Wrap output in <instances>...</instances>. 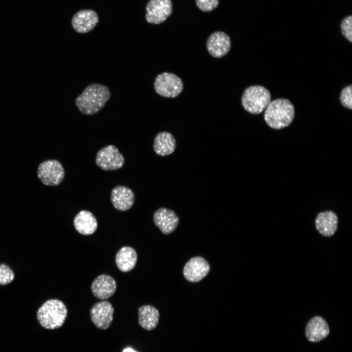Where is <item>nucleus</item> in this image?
<instances>
[{
  "label": "nucleus",
  "instance_id": "obj_8",
  "mask_svg": "<svg viewBox=\"0 0 352 352\" xmlns=\"http://www.w3.org/2000/svg\"><path fill=\"white\" fill-rule=\"evenodd\" d=\"M146 21L153 24H160L172 14L173 4L171 0H150L146 5Z\"/></svg>",
  "mask_w": 352,
  "mask_h": 352
},
{
  "label": "nucleus",
  "instance_id": "obj_3",
  "mask_svg": "<svg viewBox=\"0 0 352 352\" xmlns=\"http://www.w3.org/2000/svg\"><path fill=\"white\" fill-rule=\"evenodd\" d=\"M67 314L66 306L63 302L58 299H50L39 308L37 318L43 328L54 330L63 326Z\"/></svg>",
  "mask_w": 352,
  "mask_h": 352
},
{
  "label": "nucleus",
  "instance_id": "obj_6",
  "mask_svg": "<svg viewBox=\"0 0 352 352\" xmlns=\"http://www.w3.org/2000/svg\"><path fill=\"white\" fill-rule=\"evenodd\" d=\"M37 174L43 184L55 186L62 182L65 172L60 162L50 159L45 160L39 165Z\"/></svg>",
  "mask_w": 352,
  "mask_h": 352
},
{
  "label": "nucleus",
  "instance_id": "obj_23",
  "mask_svg": "<svg viewBox=\"0 0 352 352\" xmlns=\"http://www.w3.org/2000/svg\"><path fill=\"white\" fill-rule=\"evenodd\" d=\"M340 100L342 105L350 110L352 108V86L344 88L341 91Z\"/></svg>",
  "mask_w": 352,
  "mask_h": 352
},
{
  "label": "nucleus",
  "instance_id": "obj_13",
  "mask_svg": "<svg viewBox=\"0 0 352 352\" xmlns=\"http://www.w3.org/2000/svg\"><path fill=\"white\" fill-rule=\"evenodd\" d=\"M231 41L229 37L222 31L211 34L207 41V48L209 54L215 58L225 56L230 50Z\"/></svg>",
  "mask_w": 352,
  "mask_h": 352
},
{
  "label": "nucleus",
  "instance_id": "obj_18",
  "mask_svg": "<svg viewBox=\"0 0 352 352\" xmlns=\"http://www.w3.org/2000/svg\"><path fill=\"white\" fill-rule=\"evenodd\" d=\"M73 224L75 229L81 234L89 235L96 231L98 224L96 219L90 211L82 210L75 217Z\"/></svg>",
  "mask_w": 352,
  "mask_h": 352
},
{
  "label": "nucleus",
  "instance_id": "obj_9",
  "mask_svg": "<svg viewBox=\"0 0 352 352\" xmlns=\"http://www.w3.org/2000/svg\"><path fill=\"white\" fill-rule=\"evenodd\" d=\"M114 308L107 301L95 303L90 310L92 322L98 329L107 330L110 326L112 320Z\"/></svg>",
  "mask_w": 352,
  "mask_h": 352
},
{
  "label": "nucleus",
  "instance_id": "obj_12",
  "mask_svg": "<svg viewBox=\"0 0 352 352\" xmlns=\"http://www.w3.org/2000/svg\"><path fill=\"white\" fill-rule=\"evenodd\" d=\"M98 21L99 18L95 11L91 9H83L74 15L71 24L76 32L85 33L92 30Z\"/></svg>",
  "mask_w": 352,
  "mask_h": 352
},
{
  "label": "nucleus",
  "instance_id": "obj_19",
  "mask_svg": "<svg viewBox=\"0 0 352 352\" xmlns=\"http://www.w3.org/2000/svg\"><path fill=\"white\" fill-rule=\"evenodd\" d=\"M153 147L154 152L160 156L172 154L176 148V142L174 136L167 132H162L155 136Z\"/></svg>",
  "mask_w": 352,
  "mask_h": 352
},
{
  "label": "nucleus",
  "instance_id": "obj_26",
  "mask_svg": "<svg viewBox=\"0 0 352 352\" xmlns=\"http://www.w3.org/2000/svg\"><path fill=\"white\" fill-rule=\"evenodd\" d=\"M123 352H136L131 348H128L123 350Z\"/></svg>",
  "mask_w": 352,
  "mask_h": 352
},
{
  "label": "nucleus",
  "instance_id": "obj_11",
  "mask_svg": "<svg viewBox=\"0 0 352 352\" xmlns=\"http://www.w3.org/2000/svg\"><path fill=\"white\" fill-rule=\"evenodd\" d=\"M153 220L156 227L165 235L174 232L179 223V218L175 212L165 207L159 208L155 211Z\"/></svg>",
  "mask_w": 352,
  "mask_h": 352
},
{
  "label": "nucleus",
  "instance_id": "obj_10",
  "mask_svg": "<svg viewBox=\"0 0 352 352\" xmlns=\"http://www.w3.org/2000/svg\"><path fill=\"white\" fill-rule=\"evenodd\" d=\"M210 266L203 258L197 256L191 258L185 264L183 274L185 278L191 283H197L205 277Z\"/></svg>",
  "mask_w": 352,
  "mask_h": 352
},
{
  "label": "nucleus",
  "instance_id": "obj_7",
  "mask_svg": "<svg viewBox=\"0 0 352 352\" xmlns=\"http://www.w3.org/2000/svg\"><path fill=\"white\" fill-rule=\"evenodd\" d=\"M95 162L96 165L103 170L114 171L123 166L125 159L115 146L109 145L97 152Z\"/></svg>",
  "mask_w": 352,
  "mask_h": 352
},
{
  "label": "nucleus",
  "instance_id": "obj_21",
  "mask_svg": "<svg viewBox=\"0 0 352 352\" xmlns=\"http://www.w3.org/2000/svg\"><path fill=\"white\" fill-rule=\"evenodd\" d=\"M137 259V256L134 249L129 246H124L117 253L115 263L121 271L128 272L134 267Z\"/></svg>",
  "mask_w": 352,
  "mask_h": 352
},
{
  "label": "nucleus",
  "instance_id": "obj_16",
  "mask_svg": "<svg viewBox=\"0 0 352 352\" xmlns=\"http://www.w3.org/2000/svg\"><path fill=\"white\" fill-rule=\"evenodd\" d=\"M330 329L328 323L321 316H315L308 323L306 328V335L310 342H317L326 338Z\"/></svg>",
  "mask_w": 352,
  "mask_h": 352
},
{
  "label": "nucleus",
  "instance_id": "obj_1",
  "mask_svg": "<svg viewBox=\"0 0 352 352\" xmlns=\"http://www.w3.org/2000/svg\"><path fill=\"white\" fill-rule=\"evenodd\" d=\"M110 97L109 88L94 83L87 86L75 100L79 110L86 115H92L100 111Z\"/></svg>",
  "mask_w": 352,
  "mask_h": 352
},
{
  "label": "nucleus",
  "instance_id": "obj_5",
  "mask_svg": "<svg viewBox=\"0 0 352 352\" xmlns=\"http://www.w3.org/2000/svg\"><path fill=\"white\" fill-rule=\"evenodd\" d=\"M154 88L156 92L161 96L173 98L182 92L183 84L181 79L175 74L163 72L155 78Z\"/></svg>",
  "mask_w": 352,
  "mask_h": 352
},
{
  "label": "nucleus",
  "instance_id": "obj_22",
  "mask_svg": "<svg viewBox=\"0 0 352 352\" xmlns=\"http://www.w3.org/2000/svg\"><path fill=\"white\" fill-rule=\"evenodd\" d=\"M14 277V273L9 266L4 264H0V285L10 283Z\"/></svg>",
  "mask_w": 352,
  "mask_h": 352
},
{
  "label": "nucleus",
  "instance_id": "obj_24",
  "mask_svg": "<svg viewBox=\"0 0 352 352\" xmlns=\"http://www.w3.org/2000/svg\"><path fill=\"white\" fill-rule=\"evenodd\" d=\"M341 30L342 35L350 42H352V17L345 18L341 23Z\"/></svg>",
  "mask_w": 352,
  "mask_h": 352
},
{
  "label": "nucleus",
  "instance_id": "obj_15",
  "mask_svg": "<svg viewBox=\"0 0 352 352\" xmlns=\"http://www.w3.org/2000/svg\"><path fill=\"white\" fill-rule=\"evenodd\" d=\"M110 198L116 209L125 211L133 206L135 197L131 189L125 186L119 185L112 189Z\"/></svg>",
  "mask_w": 352,
  "mask_h": 352
},
{
  "label": "nucleus",
  "instance_id": "obj_14",
  "mask_svg": "<svg viewBox=\"0 0 352 352\" xmlns=\"http://www.w3.org/2000/svg\"><path fill=\"white\" fill-rule=\"evenodd\" d=\"M116 283L110 275L102 274L92 283L91 290L94 296L100 300H105L112 296L116 289Z\"/></svg>",
  "mask_w": 352,
  "mask_h": 352
},
{
  "label": "nucleus",
  "instance_id": "obj_17",
  "mask_svg": "<svg viewBox=\"0 0 352 352\" xmlns=\"http://www.w3.org/2000/svg\"><path fill=\"white\" fill-rule=\"evenodd\" d=\"M338 219L336 214L331 211L320 212L315 219L316 227L322 235L330 237L337 229Z\"/></svg>",
  "mask_w": 352,
  "mask_h": 352
},
{
  "label": "nucleus",
  "instance_id": "obj_20",
  "mask_svg": "<svg viewBox=\"0 0 352 352\" xmlns=\"http://www.w3.org/2000/svg\"><path fill=\"white\" fill-rule=\"evenodd\" d=\"M138 314V323L143 329L151 330L156 327L159 313L155 308L151 305H143L139 308Z\"/></svg>",
  "mask_w": 352,
  "mask_h": 352
},
{
  "label": "nucleus",
  "instance_id": "obj_25",
  "mask_svg": "<svg viewBox=\"0 0 352 352\" xmlns=\"http://www.w3.org/2000/svg\"><path fill=\"white\" fill-rule=\"evenodd\" d=\"M198 7L201 11L209 12L215 9L219 3V0H196Z\"/></svg>",
  "mask_w": 352,
  "mask_h": 352
},
{
  "label": "nucleus",
  "instance_id": "obj_2",
  "mask_svg": "<svg viewBox=\"0 0 352 352\" xmlns=\"http://www.w3.org/2000/svg\"><path fill=\"white\" fill-rule=\"evenodd\" d=\"M295 115L294 108L287 99H275L265 108L264 119L266 124L274 129H281L289 126Z\"/></svg>",
  "mask_w": 352,
  "mask_h": 352
},
{
  "label": "nucleus",
  "instance_id": "obj_4",
  "mask_svg": "<svg viewBox=\"0 0 352 352\" xmlns=\"http://www.w3.org/2000/svg\"><path fill=\"white\" fill-rule=\"evenodd\" d=\"M271 102V95L267 89L261 86L247 88L242 97L244 109L252 114L261 113Z\"/></svg>",
  "mask_w": 352,
  "mask_h": 352
}]
</instances>
